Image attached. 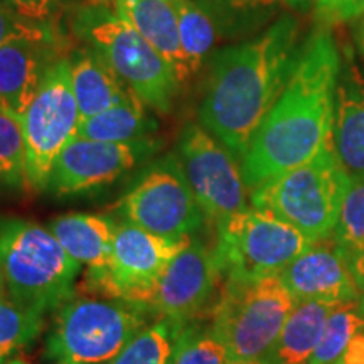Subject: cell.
Listing matches in <instances>:
<instances>
[{
	"mask_svg": "<svg viewBox=\"0 0 364 364\" xmlns=\"http://www.w3.org/2000/svg\"><path fill=\"white\" fill-rule=\"evenodd\" d=\"M189 240L191 236L166 238L132 223H118L110 265L107 270H88L85 284L90 290L105 297L122 299L144 307L150 290Z\"/></svg>",
	"mask_w": 364,
	"mask_h": 364,
	"instance_id": "8fae6325",
	"label": "cell"
},
{
	"mask_svg": "<svg viewBox=\"0 0 364 364\" xmlns=\"http://www.w3.org/2000/svg\"><path fill=\"white\" fill-rule=\"evenodd\" d=\"M0 184L27 186L22 122L4 110H0Z\"/></svg>",
	"mask_w": 364,
	"mask_h": 364,
	"instance_id": "83f0119b",
	"label": "cell"
},
{
	"mask_svg": "<svg viewBox=\"0 0 364 364\" xmlns=\"http://www.w3.org/2000/svg\"><path fill=\"white\" fill-rule=\"evenodd\" d=\"M61 0H0V6L34 24H48Z\"/></svg>",
	"mask_w": 364,
	"mask_h": 364,
	"instance_id": "d6a6232c",
	"label": "cell"
},
{
	"mask_svg": "<svg viewBox=\"0 0 364 364\" xmlns=\"http://www.w3.org/2000/svg\"><path fill=\"white\" fill-rule=\"evenodd\" d=\"M213 306L211 329L228 358L257 361L265 356L297 306L279 275L226 273Z\"/></svg>",
	"mask_w": 364,
	"mask_h": 364,
	"instance_id": "5b68a950",
	"label": "cell"
},
{
	"mask_svg": "<svg viewBox=\"0 0 364 364\" xmlns=\"http://www.w3.org/2000/svg\"><path fill=\"white\" fill-rule=\"evenodd\" d=\"M81 265L49 228L26 220H0V275L17 304L46 314L73 297Z\"/></svg>",
	"mask_w": 364,
	"mask_h": 364,
	"instance_id": "3957f363",
	"label": "cell"
},
{
	"mask_svg": "<svg viewBox=\"0 0 364 364\" xmlns=\"http://www.w3.org/2000/svg\"><path fill=\"white\" fill-rule=\"evenodd\" d=\"M282 4H285L287 7L295 9V11H307L312 6L314 0H280Z\"/></svg>",
	"mask_w": 364,
	"mask_h": 364,
	"instance_id": "e575fe53",
	"label": "cell"
},
{
	"mask_svg": "<svg viewBox=\"0 0 364 364\" xmlns=\"http://www.w3.org/2000/svg\"><path fill=\"white\" fill-rule=\"evenodd\" d=\"M70 68L81 122L135 97L125 81L93 49L81 48L73 51Z\"/></svg>",
	"mask_w": 364,
	"mask_h": 364,
	"instance_id": "d6986e66",
	"label": "cell"
},
{
	"mask_svg": "<svg viewBox=\"0 0 364 364\" xmlns=\"http://www.w3.org/2000/svg\"><path fill=\"white\" fill-rule=\"evenodd\" d=\"M71 29L125 81L145 107L169 113L181 83L172 68L139 31L115 11L85 6L75 12Z\"/></svg>",
	"mask_w": 364,
	"mask_h": 364,
	"instance_id": "277c9868",
	"label": "cell"
},
{
	"mask_svg": "<svg viewBox=\"0 0 364 364\" xmlns=\"http://www.w3.org/2000/svg\"><path fill=\"white\" fill-rule=\"evenodd\" d=\"M225 344L218 339L215 331L209 327L188 322L181 343L177 346L174 364H228Z\"/></svg>",
	"mask_w": 364,
	"mask_h": 364,
	"instance_id": "f1b7e54d",
	"label": "cell"
},
{
	"mask_svg": "<svg viewBox=\"0 0 364 364\" xmlns=\"http://www.w3.org/2000/svg\"><path fill=\"white\" fill-rule=\"evenodd\" d=\"M351 177L332 144L297 169L252 191V206L268 211L302 231L309 240L329 238L338 225Z\"/></svg>",
	"mask_w": 364,
	"mask_h": 364,
	"instance_id": "8992f818",
	"label": "cell"
},
{
	"mask_svg": "<svg viewBox=\"0 0 364 364\" xmlns=\"http://www.w3.org/2000/svg\"><path fill=\"white\" fill-rule=\"evenodd\" d=\"M331 144L351 181H364V73L353 58L341 65Z\"/></svg>",
	"mask_w": 364,
	"mask_h": 364,
	"instance_id": "e0dca14e",
	"label": "cell"
},
{
	"mask_svg": "<svg viewBox=\"0 0 364 364\" xmlns=\"http://www.w3.org/2000/svg\"><path fill=\"white\" fill-rule=\"evenodd\" d=\"M115 226L110 218L90 213H68L48 225L66 253L90 272L107 270L110 265Z\"/></svg>",
	"mask_w": 364,
	"mask_h": 364,
	"instance_id": "ffe728a7",
	"label": "cell"
},
{
	"mask_svg": "<svg viewBox=\"0 0 364 364\" xmlns=\"http://www.w3.org/2000/svg\"><path fill=\"white\" fill-rule=\"evenodd\" d=\"M176 156L208 220L218 225L250 208L248 188L236 157L203 125L182 129Z\"/></svg>",
	"mask_w": 364,
	"mask_h": 364,
	"instance_id": "7c38bea8",
	"label": "cell"
},
{
	"mask_svg": "<svg viewBox=\"0 0 364 364\" xmlns=\"http://www.w3.org/2000/svg\"><path fill=\"white\" fill-rule=\"evenodd\" d=\"M21 122L26 139V182L31 189L44 191L58 156L78 135L81 125L70 58H58L49 66Z\"/></svg>",
	"mask_w": 364,
	"mask_h": 364,
	"instance_id": "ba28073f",
	"label": "cell"
},
{
	"mask_svg": "<svg viewBox=\"0 0 364 364\" xmlns=\"http://www.w3.org/2000/svg\"><path fill=\"white\" fill-rule=\"evenodd\" d=\"M145 105L134 97L81 122L78 135L100 142H134L157 129L145 113Z\"/></svg>",
	"mask_w": 364,
	"mask_h": 364,
	"instance_id": "7402d4cb",
	"label": "cell"
},
{
	"mask_svg": "<svg viewBox=\"0 0 364 364\" xmlns=\"http://www.w3.org/2000/svg\"><path fill=\"white\" fill-rule=\"evenodd\" d=\"M145 311L110 297L70 299L58 309L46 354L58 364H108L145 327Z\"/></svg>",
	"mask_w": 364,
	"mask_h": 364,
	"instance_id": "52a82bcc",
	"label": "cell"
},
{
	"mask_svg": "<svg viewBox=\"0 0 364 364\" xmlns=\"http://www.w3.org/2000/svg\"><path fill=\"white\" fill-rule=\"evenodd\" d=\"M356 43L359 46V49H361V54L364 56V21L359 24L356 31Z\"/></svg>",
	"mask_w": 364,
	"mask_h": 364,
	"instance_id": "d590c367",
	"label": "cell"
},
{
	"mask_svg": "<svg viewBox=\"0 0 364 364\" xmlns=\"http://www.w3.org/2000/svg\"><path fill=\"white\" fill-rule=\"evenodd\" d=\"M332 240L344 255L361 289L364 272V181H353L349 186L338 225L332 231Z\"/></svg>",
	"mask_w": 364,
	"mask_h": 364,
	"instance_id": "d4e9b609",
	"label": "cell"
},
{
	"mask_svg": "<svg viewBox=\"0 0 364 364\" xmlns=\"http://www.w3.org/2000/svg\"><path fill=\"white\" fill-rule=\"evenodd\" d=\"M157 149L156 140L147 136L134 142H100L76 135L54 162L48 191L71 196L102 188L134 169Z\"/></svg>",
	"mask_w": 364,
	"mask_h": 364,
	"instance_id": "5bb4252c",
	"label": "cell"
},
{
	"mask_svg": "<svg viewBox=\"0 0 364 364\" xmlns=\"http://www.w3.org/2000/svg\"><path fill=\"white\" fill-rule=\"evenodd\" d=\"M341 65L338 44L327 29L316 31L300 46L284 91L241 157L248 191L311 162L329 145Z\"/></svg>",
	"mask_w": 364,
	"mask_h": 364,
	"instance_id": "6da1fadb",
	"label": "cell"
},
{
	"mask_svg": "<svg viewBox=\"0 0 364 364\" xmlns=\"http://www.w3.org/2000/svg\"><path fill=\"white\" fill-rule=\"evenodd\" d=\"M356 304H344L331 309L321 341L309 364H336L354 336L364 327V316L356 311Z\"/></svg>",
	"mask_w": 364,
	"mask_h": 364,
	"instance_id": "4316f807",
	"label": "cell"
},
{
	"mask_svg": "<svg viewBox=\"0 0 364 364\" xmlns=\"http://www.w3.org/2000/svg\"><path fill=\"white\" fill-rule=\"evenodd\" d=\"M228 364H263L260 359L257 361H236V359H228Z\"/></svg>",
	"mask_w": 364,
	"mask_h": 364,
	"instance_id": "8d00e7d4",
	"label": "cell"
},
{
	"mask_svg": "<svg viewBox=\"0 0 364 364\" xmlns=\"http://www.w3.org/2000/svg\"><path fill=\"white\" fill-rule=\"evenodd\" d=\"M174 6L179 21L182 53L193 76L201 70L209 53L215 48L220 27L215 17L194 0H174Z\"/></svg>",
	"mask_w": 364,
	"mask_h": 364,
	"instance_id": "cb8c5ba5",
	"label": "cell"
},
{
	"mask_svg": "<svg viewBox=\"0 0 364 364\" xmlns=\"http://www.w3.org/2000/svg\"><path fill=\"white\" fill-rule=\"evenodd\" d=\"M6 292V289H4V280H2V275H0V295Z\"/></svg>",
	"mask_w": 364,
	"mask_h": 364,
	"instance_id": "f35d334b",
	"label": "cell"
},
{
	"mask_svg": "<svg viewBox=\"0 0 364 364\" xmlns=\"http://www.w3.org/2000/svg\"><path fill=\"white\" fill-rule=\"evenodd\" d=\"M331 309L322 302H299L282 327L279 338L260 361L263 364H309Z\"/></svg>",
	"mask_w": 364,
	"mask_h": 364,
	"instance_id": "44dd1931",
	"label": "cell"
},
{
	"mask_svg": "<svg viewBox=\"0 0 364 364\" xmlns=\"http://www.w3.org/2000/svg\"><path fill=\"white\" fill-rule=\"evenodd\" d=\"M6 364H27V363L22 361V359H11V361H7Z\"/></svg>",
	"mask_w": 364,
	"mask_h": 364,
	"instance_id": "74e56055",
	"label": "cell"
},
{
	"mask_svg": "<svg viewBox=\"0 0 364 364\" xmlns=\"http://www.w3.org/2000/svg\"><path fill=\"white\" fill-rule=\"evenodd\" d=\"M56 38H17L0 48V110L22 118L56 61Z\"/></svg>",
	"mask_w": 364,
	"mask_h": 364,
	"instance_id": "2e32d148",
	"label": "cell"
},
{
	"mask_svg": "<svg viewBox=\"0 0 364 364\" xmlns=\"http://www.w3.org/2000/svg\"><path fill=\"white\" fill-rule=\"evenodd\" d=\"M44 314L27 309L4 292L0 295V364L39 338Z\"/></svg>",
	"mask_w": 364,
	"mask_h": 364,
	"instance_id": "484cf974",
	"label": "cell"
},
{
	"mask_svg": "<svg viewBox=\"0 0 364 364\" xmlns=\"http://www.w3.org/2000/svg\"><path fill=\"white\" fill-rule=\"evenodd\" d=\"M223 280L225 270L216 250L191 238L150 290L144 309L159 318L191 322L211 306Z\"/></svg>",
	"mask_w": 364,
	"mask_h": 364,
	"instance_id": "4fadbf2b",
	"label": "cell"
},
{
	"mask_svg": "<svg viewBox=\"0 0 364 364\" xmlns=\"http://www.w3.org/2000/svg\"><path fill=\"white\" fill-rule=\"evenodd\" d=\"M361 290H363V294H364V272H363V279H361Z\"/></svg>",
	"mask_w": 364,
	"mask_h": 364,
	"instance_id": "ab89813d",
	"label": "cell"
},
{
	"mask_svg": "<svg viewBox=\"0 0 364 364\" xmlns=\"http://www.w3.org/2000/svg\"><path fill=\"white\" fill-rule=\"evenodd\" d=\"M336 364H364V332L359 331L351 339L341 359Z\"/></svg>",
	"mask_w": 364,
	"mask_h": 364,
	"instance_id": "836d02e7",
	"label": "cell"
},
{
	"mask_svg": "<svg viewBox=\"0 0 364 364\" xmlns=\"http://www.w3.org/2000/svg\"><path fill=\"white\" fill-rule=\"evenodd\" d=\"M316 14L324 24L349 22L364 16V0H316Z\"/></svg>",
	"mask_w": 364,
	"mask_h": 364,
	"instance_id": "4dcf8cb0",
	"label": "cell"
},
{
	"mask_svg": "<svg viewBox=\"0 0 364 364\" xmlns=\"http://www.w3.org/2000/svg\"><path fill=\"white\" fill-rule=\"evenodd\" d=\"M279 277L297 304L322 302L336 307L358 304L363 294L332 235L314 241Z\"/></svg>",
	"mask_w": 364,
	"mask_h": 364,
	"instance_id": "9a60e30c",
	"label": "cell"
},
{
	"mask_svg": "<svg viewBox=\"0 0 364 364\" xmlns=\"http://www.w3.org/2000/svg\"><path fill=\"white\" fill-rule=\"evenodd\" d=\"M216 253L223 270L250 277L280 275L314 243L268 211L250 206L218 223Z\"/></svg>",
	"mask_w": 364,
	"mask_h": 364,
	"instance_id": "9c48e42d",
	"label": "cell"
},
{
	"mask_svg": "<svg viewBox=\"0 0 364 364\" xmlns=\"http://www.w3.org/2000/svg\"><path fill=\"white\" fill-rule=\"evenodd\" d=\"M117 209L122 221L166 238H188L206 220L176 154L150 166Z\"/></svg>",
	"mask_w": 364,
	"mask_h": 364,
	"instance_id": "30bf717a",
	"label": "cell"
},
{
	"mask_svg": "<svg viewBox=\"0 0 364 364\" xmlns=\"http://www.w3.org/2000/svg\"><path fill=\"white\" fill-rule=\"evenodd\" d=\"M113 4L118 16L139 31V34L166 59L179 83L191 78L182 53L174 0H113Z\"/></svg>",
	"mask_w": 364,
	"mask_h": 364,
	"instance_id": "ac0fdd59",
	"label": "cell"
},
{
	"mask_svg": "<svg viewBox=\"0 0 364 364\" xmlns=\"http://www.w3.org/2000/svg\"><path fill=\"white\" fill-rule=\"evenodd\" d=\"M204 11H208L215 17L218 27H223L226 17L240 12L258 11V9L272 7L277 0H194Z\"/></svg>",
	"mask_w": 364,
	"mask_h": 364,
	"instance_id": "1f68e13d",
	"label": "cell"
},
{
	"mask_svg": "<svg viewBox=\"0 0 364 364\" xmlns=\"http://www.w3.org/2000/svg\"><path fill=\"white\" fill-rule=\"evenodd\" d=\"M188 322L162 317L144 327L108 364H174Z\"/></svg>",
	"mask_w": 364,
	"mask_h": 364,
	"instance_id": "603a6c76",
	"label": "cell"
},
{
	"mask_svg": "<svg viewBox=\"0 0 364 364\" xmlns=\"http://www.w3.org/2000/svg\"><path fill=\"white\" fill-rule=\"evenodd\" d=\"M51 36L54 34L48 24L27 22L0 6V48L17 38H51Z\"/></svg>",
	"mask_w": 364,
	"mask_h": 364,
	"instance_id": "f546056e",
	"label": "cell"
},
{
	"mask_svg": "<svg viewBox=\"0 0 364 364\" xmlns=\"http://www.w3.org/2000/svg\"><path fill=\"white\" fill-rule=\"evenodd\" d=\"M299 53L297 21L284 16L258 38L215 54L199 122L235 157H243L255 132L279 100Z\"/></svg>",
	"mask_w": 364,
	"mask_h": 364,
	"instance_id": "7a4b0ae2",
	"label": "cell"
}]
</instances>
